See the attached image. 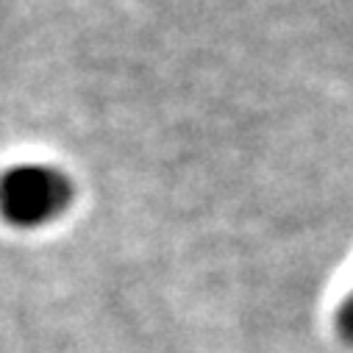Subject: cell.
<instances>
[{
  "label": "cell",
  "instance_id": "2",
  "mask_svg": "<svg viewBox=\"0 0 353 353\" xmlns=\"http://www.w3.org/2000/svg\"><path fill=\"white\" fill-rule=\"evenodd\" d=\"M336 328L342 334V339L347 345H353V292L347 295V301L339 306V314H336Z\"/></svg>",
  "mask_w": 353,
  "mask_h": 353
},
{
  "label": "cell",
  "instance_id": "1",
  "mask_svg": "<svg viewBox=\"0 0 353 353\" xmlns=\"http://www.w3.org/2000/svg\"><path fill=\"white\" fill-rule=\"evenodd\" d=\"M72 187L56 167L23 164L0 179V214L17 228L53 223L70 203Z\"/></svg>",
  "mask_w": 353,
  "mask_h": 353
}]
</instances>
